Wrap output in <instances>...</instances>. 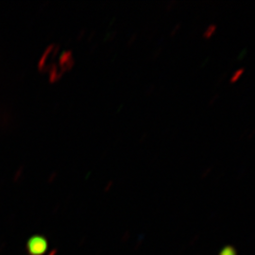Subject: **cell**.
<instances>
[{"label": "cell", "instance_id": "277c9868", "mask_svg": "<svg viewBox=\"0 0 255 255\" xmlns=\"http://www.w3.org/2000/svg\"><path fill=\"white\" fill-rule=\"evenodd\" d=\"M219 255H237V252L232 247H226L225 249H223V251L220 253Z\"/></svg>", "mask_w": 255, "mask_h": 255}, {"label": "cell", "instance_id": "5b68a950", "mask_svg": "<svg viewBox=\"0 0 255 255\" xmlns=\"http://www.w3.org/2000/svg\"><path fill=\"white\" fill-rule=\"evenodd\" d=\"M179 28H181V25H177V26L175 27V28L173 29V31L171 32V35H172V36L175 35V33L178 31V29H179Z\"/></svg>", "mask_w": 255, "mask_h": 255}, {"label": "cell", "instance_id": "7a4b0ae2", "mask_svg": "<svg viewBox=\"0 0 255 255\" xmlns=\"http://www.w3.org/2000/svg\"><path fill=\"white\" fill-rule=\"evenodd\" d=\"M217 30V26L216 25H210L209 27H207L203 33V38L205 39H210L211 37L214 35V33Z\"/></svg>", "mask_w": 255, "mask_h": 255}, {"label": "cell", "instance_id": "3957f363", "mask_svg": "<svg viewBox=\"0 0 255 255\" xmlns=\"http://www.w3.org/2000/svg\"><path fill=\"white\" fill-rule=\"evenodd\" d=\"M244 71H245V69H244V68H240V69L237 70V71L234 73V75L232 76V78H231V80H230V82H231V83H235V82H237V81L241 78V76L243 75Z\"/></svg>", "mask_w": 255, "mask_h": 255}, {"label": "cell", "instance_id": "6da1fadb", "mask_svg": "<svg viewBox=\"0 0 255 255\" xmlns=\"http://www.w3.org/2000/svg\"><path fill=\"white\" fill-rule=\"evenodd\" d=\"M27 247L30 255H42L46 252L47 242L44 237H34L28 241Z\"/></svg>", "mask_w": 255, "mask_h": 255}]
</instances>
